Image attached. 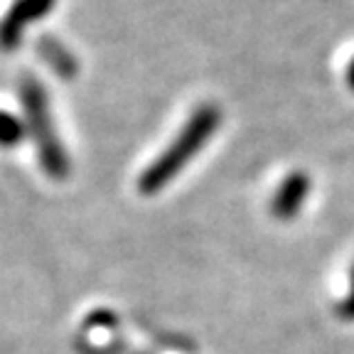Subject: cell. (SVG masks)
I'll return each mask as SVG.
<instances>
[{
    "mask_svg": "<svg viewBox=\"0 0 354 354\" xmlns=\"http://www.w3.org/2000/svg\"><path fill=\"white\" fill-rule=\"evenodd\" d=\"M221 126V111L214 104H205L192 111V116L177 133L175 140L162 150L153 162L143 170L138 180V189L143 194H155L165 189L185 167L189 165L194 155L209 143L214 131Z\"/></svg>",
    "mask_w": 354,
    "mask_h": 354,
    "instance_id": "6da1fadb",
    "label": "cell"
},
{
    "mask_svg": "<svg viewBox=\"0 0 354 354\" xmlns=\"http://www.w3.org/2000/svg\"><path fill=\"white\" fill-rule=\"evenodd\" d=\"M20 99L25 109V126H28L30 138L37 145L39 165L52 180H64L69 175V155L62 145V138L57 136L47 91L32 74H25L22 79Z\"/></svg>",
    "mask_w": 354,
    "mask_h": 354,
    "instance_id": "7a4b0ae2",
    "label": "cell"
},
{
    "mask_svg": "<svg viewBox=\"0 0 354 354\" xmlns=\"http://www.w3.org/2000/svg\"><path fill=\"white\" fill-rule=\"evenodd\" d=\"M55 3L57 0H15L0 20V50H15L30 25L42 20L55 8Z\"/></svg>",
    "mask_w": 354,
    "mask_h": 354,
    "instance_id": "3957f363",
    "label": "cell"
},
{
    "mask_svg": "<svg viewBox=\"0 0 354 354\" xmlns=\"http://www.w3.org/2000/svg\"><path fill=\"white\" fill-rule=\"evenodd\" d=\"M310 194V177L305 172H290V175L278 185L276 194L271 199V214L281 221H290L303 209L305 199Z\"/></svg>",
    "mask_w": 354,
    "mask_h": 354,
    "instance_id": "277c9868",
    "label": "cell"
},
{
    "mask_svg": "<svg viewBox=\"0 0 354 354\" xmlns=\"http://www.w3.org/2000/svg\"><path fill=\"white\" fill-rule=\"evenodd\" d=\"M37 52L42 55V59L50 64L52 72H57L59 77L72 79L74 74H77V59H74V55L66 50L62 42H57L55 37H50V35L37 42Z\"/></svg>",
    "mask_w": 354,
    "mask_h": 354,
    "instance_id": "5b68a950",
    "label": "cell"
},
{
    "mask_svg": "<svg viewBox=\"0 0 354 354\" xmlns=\"http://www.w3.org/2000/svg\"><path fill=\"white\" fill-rule=\"evenodd\" d=\"M28 136V126L10 111H0V148H15Z\"/></svg>",
    "mask_w": 354,
    "mask_h": 354,
    "instance_id": "8992f818",
    "label": "cell"
},
{
    "mask_svg": "<svg viewBox=\"0 0 354 354\" xmlns=\"http://www.w3.org/2000/svg\"><path fill=\"white\" fill-rule=\"evenodd\" d=\"M339 315L344 320H354V266H352V283H349V293L347 298L339 303Z\"/></svg>",
    "mask_w": 354,
    "mask_h": 354,
    "instance_id": "52a82bcc",
    "label": "cell"
},
{
    "mask_svg": "<svg viewBox=\"0 0 354 354\" xmlns=\"http://www.w3.org/2000/svg\"><path fill=\"white\" fill-rule=\"evenodd\" d=\"M347 84H349V88L354 91V57L349 59V64H347Z\"/></svg>",
    "mask_w": 354,
    "mask_h": 354,
    "instance_id": "ba28073f",
    "label": "cell"
}]
</instances>
